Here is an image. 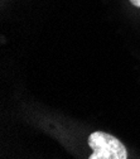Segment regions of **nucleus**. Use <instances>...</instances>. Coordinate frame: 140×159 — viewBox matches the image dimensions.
I'll list each match as a JSON object with an SVG mask.
<instances>
[{"mask_svg": "<svg viewBox=\"0 0 140 159\" xmlns=\"http://www.w3.org/2000/svg\"><path fill=\"white\" fill-rule=\"evenodd\" d=\"M129 2L134 5V7H136V8H140V0H129Z\"/></svg>", "mask_w": 140, "mask_h": 159, "instance_id": "nucleus-2", "label": "nucleus"}, {"mask_svg": "<svg viewBox=\"0 0 140 159\" xmlns=\"http://www.w3.org/2000/svg\"><path fill=\"white\" fill-rule=\"evenodd\" d=\"M88 145L93 150L88 159H128L124 144L105 131H93L88 138Z\"/></svg>", "mask_w": 140, "mask_h": 159, "instance_id": "nucleus-1", "label": "nucleus"}]
</instances>
